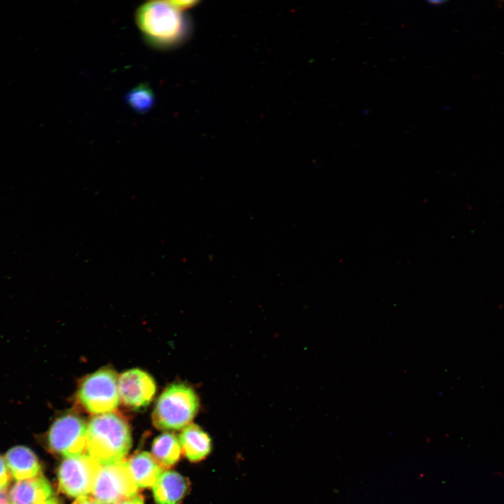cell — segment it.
<instances>
[{"label":"cell","instance_id":"ffe728a7","mask_svg":"<svg viewBox=\"0 0 504 504\" xmlns=\"http://www.w3.org/2000/svg\"><path fill=\"white\" fill-rule=\"evenodd\" d=\"M0 504H11L6 487H0Z\"/></svg>","mask_w":504,"mask_h":504},{"label":"cell","instance_id":"4fadbf2b","mask_svg":"<svg viewBox=\"0 0 504 504\" xmlns=\"http://www.w3.org/2000/svg\"><path fill=\"white\" fill-rule=\"evenodd\" d=\"M127 463L138 488L153 487L163 471L153 455L146 451L133 455Z\"/></svg>","mask_w":504,"mask_h":504},{"label":"cell","instance_id":"ac0fdd59","mask_svg":"<svg viewBox=\"0 0 504 504\" xmlns=\"http://www.w3.org/2000/svg\"><path fill=\"white\" fill-rule=\"evenodd\" d=\"M170 2L178 9L183 11L196 4L195 1H170Z\"/></svg>","mask_w":504,"mask_h":504},{"label":"cell","instance_id":"6da1fadb","mask_svg":"<svg viewBox=\"0 0 504 504\" xmlns=\"http://www.w3.org/2000/svg\"><path fill=\"white\" fill-rule=\"evenodd\" d=\"M135 22L146 43L161 50L180 45L190 31L188 17L170 1L144 3L136 10Z\"/></svg>","mask_w":504,"mask_h":504},{"label":"cell","instance_id":"5b68a950","mask_svg":"<svg viewBox=\"0 0 504 504\" xmlns=\"http://www.w3.org/2000/svg\"><path fill=\"white\" fill-rule=\"evenodd\" d=\"M126 461L100 466L92 486V497L103 504H115L137 493Z\"/></svg>","mask_w":504,"mask_h":504},{"label":"cell","instance_id":"3957f363","mask_svg":"<svg viewBox=\"0 0 504 504\" xmlns=\"http://www.w3.org/2000/svg\"><path fill=\"white\" fill-rule=\"evenodd\" d=\"M199 398L195 391L183 383L168 386L159 396L154 407L152 420L161 430H179L190 424L199 410Z\"/></svg>","mask_w":504,"mask_h":504},{"label":"cell","instance_id":"7c38bea8","mask_svg":"<svg viewBox=\"0 0 504 504\" xmlns=\"http://www.w3.org/2000/svg\"><path fill=\"white\" fill-rule=\"evenodd\" d=\"M183 454L191 462L204 459L211 452L209 435L197 425L190 424L182 429L179 435Z\"/></svg>","mask_w":504,"mask_h":504},{"label":"cell","instance_id":"2e32d148","mask_svg":"<svg viewBox=\"0 0 504 504\" xmlns=\"http://www.w3.org/2000/svg\"><path fill=\"white\" fill-rule=\"evenodd\" d=\"M10 480V473L6 461L0 456V487H6Z\"/></svg>","mask_w":504,"mask_h":504},{"label":"cell","instance_id":"44dd1931","mask_svg":"<svg viewBox=\"0 0 504 504\" xmlns=\"http://www.w3.org/2000/svg\"><path fill=\"white\" fill-rule=\"evenodd\" d=\"M40 504H60V501L57 497L52 496Z\"/></svg>","mask_w":504,"mask_h":504},{"label":"cell","instance_id":"52a82bcc","mask_svg":"<svg viewBox=\"0 0 504 504\" xmlns=\"http://www.w3.org/2000/svg\"><path fill=\"white\" fill-rule=\"evenodd\" d=\"M48 443L53 453L66 458L83 454L86 450L87 425L78 415L63 414L52 423Z\"/></svg>","mask_w":504,"mask_h":504},{"label":"cell","instance_id":"9c48e42d","mask_svg":"<svg viewBox=\"0 0 504 504\" xmlns=\"http://www.w3.org/2000/svg\"><path fill=\"white\" fill-rule=\"evenodd\" d=\"M188 479L174 470H165L153 486L157 504H179L188 491Z\"/></svg>","mask_w":504,"mask_h":504},{"label":"cell","instance_id":"7a4b0ae2","mask_svg":"<svg viewBox=\"0 0 504 504\" xmlns=\"http://www.w3.org/2000/svg\"><path fill=\"white\" fill-rule=\"evenodd\" d=\"M131 446L130 428L120 414L94 415L87 425L86 451L100 466L122 461Z\"/></svg>","mask_w":504,"mask_h":504},{"label":"cell","instance_id":"277c9868","mask_svg":"<svg viewBox=\"0 0 504 504\" xmlns=\"http://www.w3.org/2000/svg\"><path fill=\"white\" fill-rule=\"evenodd\" d=\"M118 379L116 372L108 368L86 376L76 392L78 403L86 412L95 415L113 412L120 402Z\"/></svg>","mask_w":504,"mask_h":504},{"label":"cell","instance_id":"5bb4252c","mask_svg":"<svg viewBox=\"0 0 504 504\" xmlns=\"http://www.w3.org/2000/svg\"><path fill=\"white\" fill-rule=\"evenodd\" d=\"M182 454L179 438L172 433H163L153 442L152 455L162 468L176 464Z\"/></svg>","mask_w":504,"mask_h":504},{"label":"cell","instance_id":"d6986e66","mask_svg":"<svg viewBox=\"0 0 504 504\" xmlns=\"http://www.w3.org/2000/svg\"><path fill=\"white\" fill-rule=\"evenodd\" d=\"M72 504H103L92 496H83L78 498Z\"/></svg>","mask_w":504,"mask_h":504},{"label":"cell","instance_id":"9a60e30c","mask_svg":"<svg viewBox=\"0 0 504 504\" xmlns=\"http://www.w3.org/2000/svg\"><path fill=\"white\" fill-rule=\"evenodd\" d=\"M125 102L134 112L144 114L155 104L156 97L153 89L146 83H141L130 89L125 95Z\"/></svg>","mask_w":504,"mask_h":504},{"label":"cell","instance_id":"30bf717a","mask_svg":"<svg viewBox=\"0 0 504 504\" xmlns=\"http://www.w3.org/2000/svg\"><path fill=\"white\" fill-rule=\"evenodd\" d=\"M52 496L49 482L43 476L18 480L11 487V504H40Z\"/></svg>","mask_w":504,"mask_h":504},{"label":"cell","instance_id":"ba28073f","mask_svg":"<svg viewBox=\"0 0 504 504\" xmlns=\"http://www.w3.org/2000/svg\"><path fill=\"white\" fill-rule=\"evenodd\" d=\"M118 388L120 400L125 406L140 410L147 407L153 399L156 384L148 372L134 368L118 377Z\"/></svg>","mask_w":504,"mask_h":504},{"label":"cell","instance_id":"8fae6325","mask_svg":"<svg viewBox=\"0 0 504 504\" xmlns=\"http://www.w3.org/2000/svg\"><path fill=\"white\" fill-rule=\"evenodd\" d=\"M5 461L10 475L18 480L41 475V467L36 454L28 447L17 446L10 449Z\"/></svg>","mask_w":504,"mask_h":504},{"label":"cell","instance_id":"e0dca14e","mask_svg":"<svg viewBox=\"0 0 504 504\" xmlns=\"http://www.w3.org/2000/svg\"><path fill=\"white\" fill-rule=\"evenodd\" d=\"M115 504H144V503L142 496L136 493Z\"/></svg>","mask_w":504,"mask_h":504},{"label":"cell","instance_id":"8992f818","mask_svg":"<svg viewBox=\"0 0 504 504\" xmlns=\"http://www.w3.org/2000/svg\"><path fill=\"white\" fill-rule=\"evenodd\" d=\"M99 468L88 454L66 458L57 470L59 490L76 498L89 496Z\"/></svg>","mask_w":504,"mask_h":504}]
</instances>
